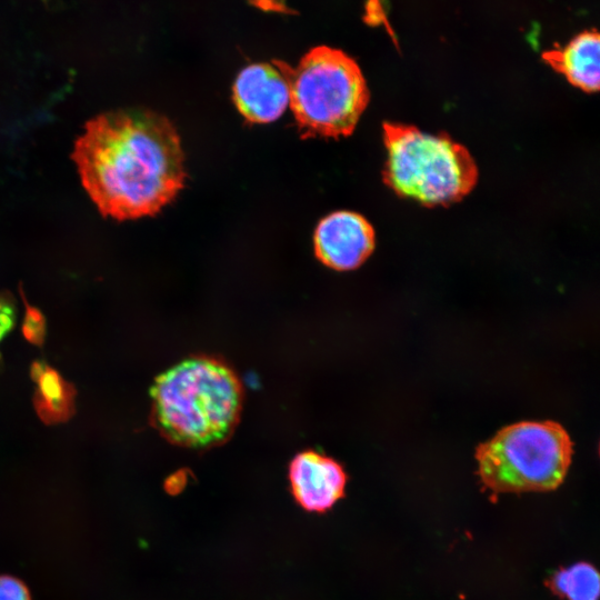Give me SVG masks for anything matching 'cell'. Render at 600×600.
<instances>
[{"label": "cell", "instance_id": "1", "mask_svg": "<svg viewBox=\"0 0 600 600\" xmlns=\"http://www.w3.org/2000/svg\"><path fill=\"white\" fill-rule=\"evenodd\" d=\"M72 158L100 212L118 220L158 213L184 184L180 137L164 116L150 110H120L90 120Z\"/></svg>", "mask_w": 600, "mask_h": 600}, {"label": "cell", "instance_id": "4", "mask_svg": "<svg viewBox=\"0 0 600 600\" xmlns=\"http://www.w3.org/2000/svg\"><path fill=\"white\" fill-rule=\"evenodd\" d=\"M383 139L384 182L398 194L424 206H447L473 189L477 166L469 151L451 138L384 122Z\"/></svg>", "mask_w": 600, "mask_h": 600}, {"label": "cell", "instance_id": "8", "mask_svg": "<svg viewBox=\"0 0 600 600\" xmlns=\"http://www.w3.org/2000/svg\"><path fill=\"white\" fill-rule=\"evenodd\" d=\"M289 480L297 502L308 511L324 512L343 497L342 467L316 451H303L290 463Z\"/></svg>", "mask_w": 600, "mask_h": 600}, {"label": "cell", "instance_id": "2", "mask_svg": "<svg viewBox=\"0 0 600 600\" xmlns=\"http://www.w3.org/2000/svg\"><path fill=\"white\" fill-rule=\"evenodd\" d=\"M156 428L171 442L209 448L226 441L241 411L242 389L223 362L194 357L157 377L151 390Z\"/></svg>", "mask_w": 600, "mask_h": 600}, {"label": "cell", "instance_id": "5", "mask_svg": "<svg viewBox=\"0 0 600 600\" xmlns=\"http://www.w3.org/2000/svg\"><path fill=\"white\" fill-rule=\"evenodd\" d=\"M572 442L557 422H520L500 430L477 448L483 484L496 493L543 491L564 479Z\"/></svg>", "mask_w": 600, "mask_h": 600}, {"label": "cell", "instance_id": "12", "mask_svg": "<svg viewBox=\"0 0 600 600\" xmlns=\"http://www.w3.org/2000/svg\"><path fill=\"white\" fill-rule=\"evenodd\" d=\"M22 331L30 342L36 344L42 343L44 337V319L41 312L34 307L27 304Z\"/></svg>", "mask_w": 600, "mask_h": 600}, {"label": "cell", "instance_id": "9", "mask_svg": "<svg viewBox=\"0 0 600 600\" xmlns=\"http://www.w3.org/2000/svg\"><path fill=\"white\" fill-rule=\"evenodd\" d=\"M543 60L574 87L596 92L600 84V38L596 30L577 34L564 47L546 51Z\"/></svg>", "mask_w": 600, "mask_h": 600}, {"label": "cell", "instance_id": "7", "mask_svg": "<svg viewBox=\"0 0 600 600\" xmlns=\"http://www.w3.org/2000/svg\"><path fill=\"white\" fill-rule=\"evenodd\" d=\"M232 98L238 111L251 123H269L286 111L290 90L288 80L276 62L252 63L237 76Z\"/></svg>", "mask_w": 600, "mask_h": 600}, {"label": "cell", "instance_id": "6", "mask_svg": "<svg viewBox=\"0 0 600 600\" xmlns=\"http://www.w3.org/2000/svg\"><path fill=\"white\" fill-rule=\"evenodd\" d=\"M313 244L316 257L327 267L339 271L352 270L372 253L374 230L359 213L336 211L320 220Z\"/></svg>", "mask_w": 600, "mask_h": 600}, {"label": "cell", "instance_id": "11", "mask_svg": "<svg viewBox=\"0 0 600 600\" xmlns=\"http://www.w3.org/2000/svg\"><path fill=\"white\" fill-rule=\"evenodd\" d=\"M550 588L567 600H598L600 578L587 562H579L557 571L549 581Z\"/></svg>", "mask_w": 600, "mask_h": 600}, {"label": "cell", "instance_id": "14", "mask_svg": "<svg viewBox=\"0 0 600 600\" xmlns=\"http://www.w3.org/2000/svg\"><path fill=\"white\" fill-rule=\"evenodd\" d=\"M14 308L9 298L0 297V342L14 326Z\"/></svg>", "mask_w": 600, "mask_h": 600}, {"label": "cell", "instance_id": "10", "mask_svg": "<svg viewBox=\"0 0 600 600\" xmlns=\"http://www.w3.org/2000/svg\"><path fill=\"white\" fill-rule=\"evenodd\" d=\"M32 376L38 383L36 406L40 416L47 421L66 419L72 408V389L43 363L33 364Z\"/></svg>", "mask_w": 600, "mask_h": 600}, {"label": "cell", "instance_id": "3", "mask_svg": "<svg viewBox=\"0 0 600 600\" xmlns=\"http://www.w3.org/2000/svg\"><path fill=\"white\" fill-rule=\"evenodd\" d=\"M277 64L290 90L289 104L302 137L350 136L369 102L358 63L341 50L312 48L296 68Z\"/></svg>", "mask_w": 600, "mask_h": 600}, {"label": "cell", "instance_id": "13", "mask_svg": "<svg viewBox=\"0 0 600 600\" xmlns=\"http://www.w3.org/2000/svg\"><path fill=\"white\" fill-rule=\"evenodd\" d=\"M0 600H30V594L17 578L0 576Z\"/></svg>", "mask_w": 600, "mask_h": 600}]
</instances>
